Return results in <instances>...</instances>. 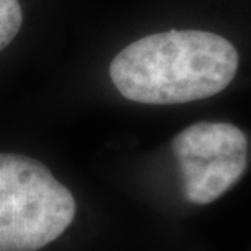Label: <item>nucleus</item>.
<instances>
[{
    "label": "nucleus",
    "mask_w": 251,
    "mask_h": 251,
    "mask_svg": "<svg viewBox=\"0 0 251 251\" xmlns=\"http://www.w3.org/2000/svg\"><path fill=\"white\" fill-rule=\"evenodd\" d=\"M238 52L219 34L170 29L140 38L109 65L124 98L144 104H178L210 98L232 82Z\"/></svg>",
    "instance_id": "obj_1"
},
{
    "label": "nucleus",
    "mask_w": 251,
    "mask_h": 251,
    "mask_svg": "<svg viewBox=\"0 0 251 251\" xmlns=\"http://www.w3.org/2000/svg\"><path fill=\"white\" fill-rule=\"evenodd\" d=\"M75 199L41 162L0 153V251H36L75 217Z\"/></svg>",
    "instance_id": "obj_2"
},
{
    "label": "nucleus",
    "mask_w": 251,
    "mask_h": 251,
    "mask_svg": "<svg viewBox=\"0 0 251 251\" xmlns=\"http://www.w3.org/2000/svg\"><path fill=\"white\" fill-rule=\"evenodd\" d=\"M172 149L193 204H210L238 183L248 167V139L228 123H196L173 139Z\"/></svg>",
    "instance_id": "obj_3"
},
{
    "label": "nucleus",
    "mask_w": 251,
    "mask_h": 251,
    "mask_svg": "<svg viewBox=\"0 0 251 251\" xmlns=\"http://www.w3.org/2000/svg\"><path fill=\"white\" fill-rule=\"evenodd\" d=\"M23 23L18 0H0V51H3L17 36Z\"/></svg>",
    "instance_id": "obj_4"
}]
</instances>
